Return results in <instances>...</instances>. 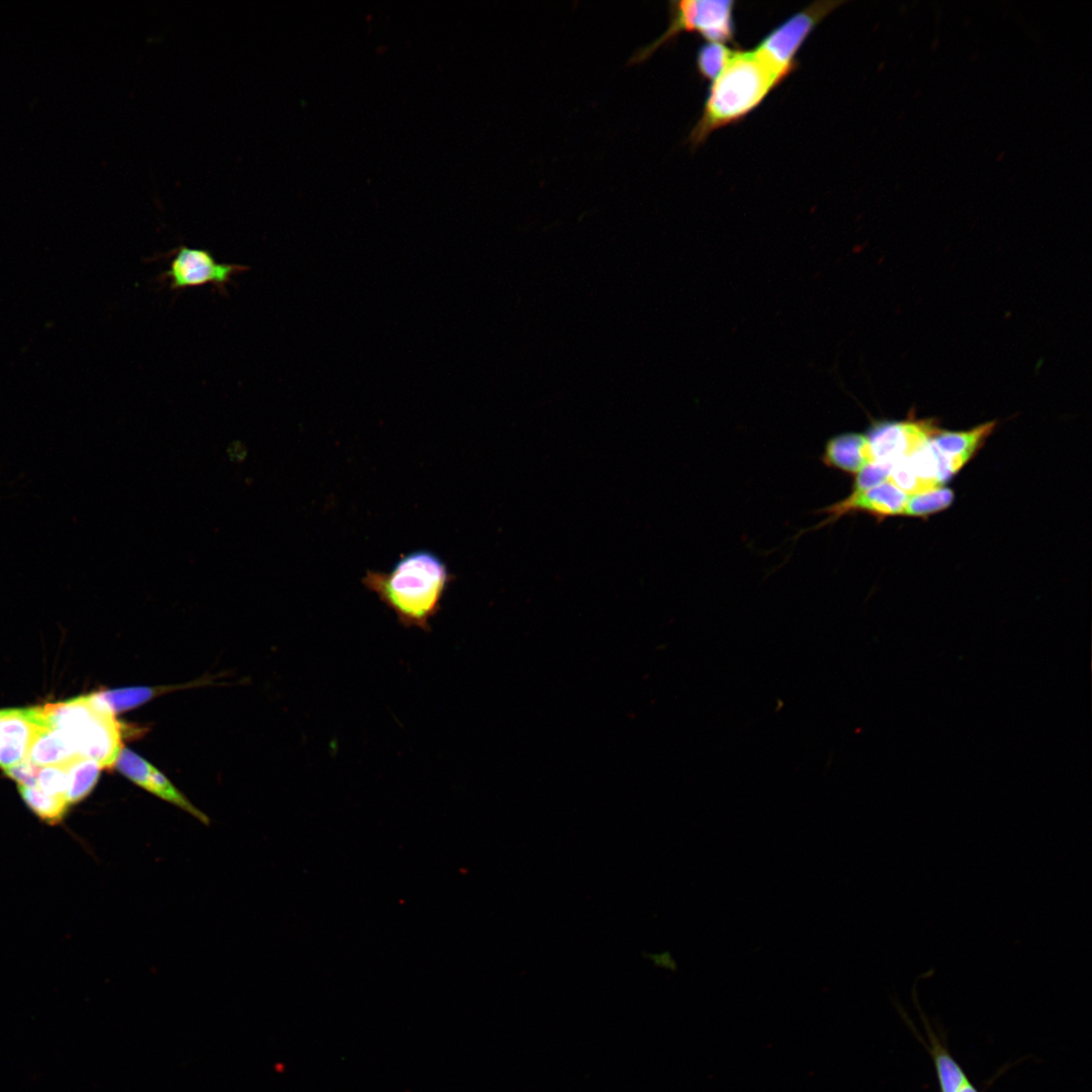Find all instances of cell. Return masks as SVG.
<instances>
[{
    "instance_id": "277c9868",
    "label": "cell",
    "mask_w": 1092,
    "mask_h": 1092,
    "mask_svg": "<svg viewBox=\"0 0 1092 1092\" xmlns=\"http://www.w3.org/2000/svg\"><path fill=\"white\" fill-rule=\"evenodd\" d=\"M734 4L732 0L670 1L667 29L650 44L638 49L631 57L629 64L633 65L646 60L660 46L682 31L698 32L709 42L733 41Z\"/></svg>"
},
{
    "instance_id": "6da1fadb",
    "label": "cell",
    "mask_w": 1092,
    "mask_h": 1092,
    "mask_svg": "<svg viewBox=\"0 0 1092 1092\" xmlns=\"http://www.w3.org/2000/svg\"><path fill=\"white\" fill-rule=\"evenodd\" d=\"M453 580L446 563L429 550L398 559L389 571L368 570L363 584L396 615L404 627L431 630L442 599Z\"/></svg>"
},
{
    "instance_id": "603a6c76",
    "label": "cell",
    "mask_w": 1092,
    "mask_h": 1092,
    "mask_svg": "<svg viewBox=\"0 0 1092 1092\" xmlns=\"http://www.w3.org/2000/svg\"><path fill=\"white\" fill-rule=\"evenodd\" d=\"M226 452L230 460L233 462H242L247 456L246 447L239 442H234L229 445Z\"/></svg>"
},
{
    "instance_id": "2e32d148",
    "label": "cell",
    "mask_w": 1092,
    "mask_h": 1092,
    "mask_svg": "<svg viewBox=\"0 0 1092 1092\" xmlns=\"http://www.w3.org/2000/svg\"><path fill=\"white\" fill-rule=\"evenodd\" d=\"M68 767L70 783L67 801L72 805L82 801L91 793L103 768L97 761L82 756L70 761Z\"/></svg>"
},
{
    "instance_id": "7402d4cb",
    "label": "cell",
    "mask_w": 1092,
    "mask_h": 1092,
    "mask_svg": "<svg viewBox=\"0 0 1092 1092\" xmlns=\"http://www.w3.org/2000/svg\"><path fill=\"white\" fill-rule=\"evenodd\" d=\"M40 767L31 761L24 759L21 762L5 768V774L13 779L18 786L36 787L37 775Z\"/></svg>"
},
{
    "instance_id": "4fadbf2b",
    "label": "cell",
    "mask_w": 1092,
    "mask_h": 1092,
    "mask_svg": "<svg viewBox=\"0 0 1092 1092\" xmlns=\"http://www.w3.org/2000/svg\"><path fill=\"white\" fill-rule=\"evenodd\" d=\"M196 685V682H191L159 687H128L103 690L90 694V696L97 706L115 716V714L136 708L158 696Z\"/></svg>"
},
{
    "instance_id": "52a82bcc",
    "label": "cell",
    "mask_w": 1092,
    "mask_h": 1092,
    "mask_svg": "<svg viewBox=\"0 0 1092 1092\" xmlns=\"http://www.w3.org/2000/svg\"><path fill=\"white\" fill-rule=\"evenodd\" d=\"M939 431L934 421L908 420L876 423L866 436L874 461L894 462L911 455Z\"/></svg>"
},
{
    "instance_id": "44dd1931",
    "label": "cell",
    "mask_w": 1092,
    "mask_h": 1092,
    "mask_svg": "<svg viewBox=\"0 0 1092 1092\" xmlns=\"http://www.w3.org/2000/svg\"><path fill=\"white\" fill-rule=\"evenodd\" d=\"M892 466L893 462L880 461H874L867 465L857 473L851 493L866 491L889 480Z\"/></svg>"
},
{
    "instance_id": "5b68a950",
    "label": "cell",
    "mask_w": 1092,
    "mask_h": 1092,
    "mask_svg": "<svg viewBox=\"0 0 1092 1092\" xmlns=\"http://www.w3.org/2000/svg\"><path fill=\"white\" fill-rule=\"evenodd\" d=\"M841 1H818L792 15L771 30L755 51L787 77L796 67L795 56L814 27Z\"/></svg>"
},
{
    "instance_id": "cb8c5ba5",
    "label": "cell",
    "mask_w": 1092,
    "mask_h": 1092,
    "mask_svg": "<svg viewBox=\"0 0 1092 1092\" xmlns=\"http://www.w3.org/2000/svg\"><path fill=\"white\" fill-rule=\"evenodd\" d=\"M2 713H3V710H0V716L2 715Z\"/></svg>"
},
{
    "instance_id": "3957f363",
    "label": "cell",
    "mask_w": 1092,
    "mask_h": 1092,
    "mask_svg": "<svg viewBox=\"0 0 1092 1092\" xmlns=\"http://www.w3.org/2000/svg\"><path fill=\"white\" fill-rule=\"evenodd\" d=\"M37 712L42 727L60 731L77 755L97 761L102 768L114 766L125 731L134 729L98 707L90 695L37 707Z\"/></svg>"
},
{
    "instance_id": "30bf717a",
    "label": "cell",
    "mask_w": 1092,
    "mask_h": 1092,
    "mask_svg": "<svg viewBox=\"0 0 1092 1092\" xmlns=\"http://www.w3.org/2000/svg\"><path fill=\"white\" fill-rule=\"evenodd\" d=\"M37 725L32 708L3 710L0 716V766L5 769L26 759Z\"/></svg>"
},
{
    "instance_id": "e0dca14e",
    "label": "cell",
    "mask_w": 1092,
    "mask_h": 1092,
    "mask_svg": "<svg viewBox=\"0 0 1092 1092\" xmlns=\"http://www.w3.org/2000/svg\"><path fill=\"white\" fill-rule=\"evenodd\" d=\"M18 791L26 806L50 825L60 823L70 806L65 798L48 795L37 787L18 786Z\"/></svg>"
},
{
    "instance_id": "8992f818",
    "label": "cell",
    "mask_w": 1092,
    "mask_h": 1092,
    "mask_svg": "<svg viewBox=\"0 0 1092 1092\" xmlns=\"http://www.w3.org/2000/svg\"><path fill=\"white\" fill-rule=\"evenodd\" d=\"M169 268L160 275L172 290L212 284L223 293L237 273L248 266L216 261L209 250L180 246L171 252Z\"/></svg>"
},
{
    "instance_id": "5bb4252c",
    "label": "cell",
    "mask_w": 1092,
    "mask_h": 1092,
    "mask_svg": "<svg viewBox=\"0 0 1092 1092\" xmlns=\"http://www.w3.org/2000/svg\"><path fill=\"white\" fill-rule=\"evenodd\" d=\"M995 426V422H989L968 431H939L931 438L930 443L943 456L969 461L993 432Z\"/></svg>"
},
{
    "instance_id": "ba28073f",
    "label": "cell",
    "mask_w": 1092,
    "mask_h": 1092,
    "mask_svg": "<svg viewBox=\"0 0 1092 1092\" xmlns=\"http://www.w3.org/2000/svg\"><path fill=\"white\" fill-rule=\"evenodd\" d=\"M114 767L149 793L179 807L202 823H209L206 814L195 807L163 772L132 749L123 746Z\"/></svg>"
},
{
    "instance_id": "9a60e30c",
    "label": "cell",
    "mask_w": 1092,
    "mask_h": 1092,
    "mask_svg": "<svg viewBox=\"0 0 1092 1092\" xmlns=\"http://www.w3.org/2000/svg\"><path fill=\"white\" fill-rule=\"evenodd\" d=\"M78 756L60 731L39 727L30 742L26 759L38 766H47L67 764Z\"/></svg>"
},
{
    "instance_id": "7c38bea8",
    "label": "cell",
    "mask_w": 1092,
    "mask_h": 1092,
    "mask_svg": "<svg viewBox=\"0 0 1092 1092\" xmlns=\"http://www.w3.org/2000/svg\"><path fill=\"white\" fill-rule=\"evenodd\" d=\"M924 1043L933 1063L940 1092H979L945 1044L925 1022Z\"/></svg>"
},
{
    "instance_id": "ac0fdd59",
    "label": "cell",
    "mask_w": 1092,
    "mask_h": 1092,
    "mask_svg": "<svg viewBox=\"0 0 1092 1092\" xmlns=\"http://www.w3.org/2000/svg\"><path fill=\"white\" fill-rule=\"evenodd\" d=\"M953 491L944 486L911 494L908 496L903 515L915 518H927L929 515L947 509L953 502Z\"/></svg>"
},
{
    "instance_id": "9c48e42d",
    "label": "cell",
    "mask_w": 1092,
    "mask_h": 1092,
    "mask_svg": "<svg viewBox=\"0 0 1092 1092\" xmlns=\"http://www.w3.org/2000/svg\"><path fill=\"white\" fill-rule=\"evenodd\" d=\"M908 494L887 480L859 493H850L845 499L836 503L822 512L829 514L825 523L833 522L851 512H864L877 518L903 515Z\"/></svg>"
},
{
    "instance_id": "d6986e66",
    "label": "cell",
    "mask_w": 1092,
    "mask_h": 1092,
    "mask_svg": "<svg viewBox=\"0 0 1092 1092\" xmlns=\"http://www.w3.org/2000/svg\"><path fill=\"white\" fill-rule=\"evenodd\" d=\"M733 51L719 42L701 47L697 56V69L704 79L714 80L725 67Z\"/></svg>"
},
{
    "instance_id": "8fae6325",
    "label": "cell",
    "mask_w": 1092,
    "mask_h": 1092,
    "mask_svg": "<svg viewBox=\"0 0 1092 1092\" xmlns=\"http://www.w3.org/2000/svg\"><path fill=\"white\" fill-rule=\"evenodd\" d=\"M823 462L829 467L857 474L874 462V457L867 436L845 433L827 442Z\"/></svg>"
},
{
    "instance_id": "7a4b0ae2",
    "label": "cell",
    "mask_w": 1092,
    "mask_h": 1092,
    "mask_svg": "<svg viewBox=\"0 0 1092 1092\" xmlns=\"http://www.w3.org/2000/svg\"><path fill=\"white\" fill-rule=\"evenodd\" d=\"M786 79L755 50L733 51L713 80L689 143L697 147L716 129L741 120Z\"/></svg>"
},
{
    "instance_id": "ffe728a7",
    "label": "cell",
    "mask_w": 1092,
    "mask_h": 1092,
    "mask_svg": "<svg viewBox=\"0 0 1092 1092\" xmlns=\"http://www.w3.org/2000/svg\"><path fill=\"white\" fill-rule=\"evenodd\" d=\"M69 767L67 764H55L40 767L36 787L43 793L65 798L69 790Z\"/></svg>"
}]
</instances>
